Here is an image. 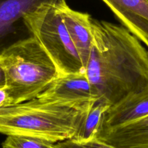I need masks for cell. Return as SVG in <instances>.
Returning <instances> with one entry per match:
<instances>
[{
	"instance_id": "obj_6",
	"label": "cell",
	"mask_w": 148,
	"mask_h": 148,
	"mask_svg": "<svg viewBox=\"0 0 148 148\" xmlns=\"http://www.w3.org/2000/svg\"><path fill=\"white\" fill-rule=\"evenodd\" d=\"M58 7L69 37L85 69L92 44V17L88 13L74 10L66 4V0L61 1Z\"/></svg>"
},
{
	"instance_id": "obj_14",
	"label": "cell",
	"mask_w": 148,
	"mask_h": 148,
	"mask_svg": "<svg viewBox=\"0 0 148 148\" xmlns=\"http://www.w3.org/2000/svg\"><path fill=\"white\" fill-rule=\"evenodd\" d=\"M12 105L6 87H0V107Z\"/></svg>"
},
{
	"instance_id": "obj_3",
	"label": "cell",
	"mask_w": 148,
	"mask_h": 148,
	"mask_svg": "<svg viewBox=\"0 0 148 148\" xmlns=\"http://www.w3.org/2000/svg\"><path fill=\"white\" fill-rule=\"evenodd\" d=\"M0 62L12 104L36 98L59 75L53 61L33 36L3 49Z\"/></svg>"
},
{
	"instance_id": "obj_12",
	"label": "cell",
	"mask_w": 148,
	"mask_h": 148,
	"mask_svg": "<svg viewBox=\"0 0 148 148\" xmlns=\"http://www.w3.org/2000/svg\"><path fill=\"white\" fill-rule=\"evenodd\" d=\"M2 148H56V143L46 139L23 135H8Z\"/></svg>"
},
{
	"instance_id": "obj_8",
	"label": "cell",
	"mask_w": 148,
	"mask_h": 148,
	"mask_svg": "<svg viewBox=\"0 0 148 148\" xmlns=\"http://www.w3.org/2000/svg\"><path fill=\"white\" fill-rule=\"evenodd\" d=\"M148 115V88L128 96L111 106L103 115L100 131L130 123Z\"/></svg>"
},
{
	"instance_id": "obj_2",
	"label": "cell",
	"mask_w": 148,
	"mask_h": 148,
	"mask_svg": "<svg viewBox=\"0 0 148 148\" xmlns=\"http://www.w3.org/2000/svg\"><path fill=\"white\" fill-rule=\"evenodd\" d=\"M93 101L64 103L36 97L0 107V133L34 136L53 143L72 139Z\"/></svg>"
},
{
	"instance_id": "obj_9",
	"label": "cell",
	"mask_w": 148,
	"mask_h": 148,
	"mask_svg": "<svg viewBox=\"0 0 148 148\" xmlns=\"http://www.w3.org/2000/svg\"><path fill=\"white\" fill-rule=\"evenodd\" d=\"M97 139L116 148H148V115L101 131Z\"/></svg>"
},
{
	"instance_id": "obj_4",
	"label": "cell",
	"mask_w": 148,
	"mask_h": 148,
	"mask_svg": "<svg viewBox=\"0 0 148 148\" xmlns=\"http://www.w3.org/2000/svg\"><path fill=\"white\" fill-rule=\"evenodd\" d=\"M60 1L41 4L22 19L32 36L53 61L59 75L85 72L61 16L58 7Z\"/></svg>"
},
{
	"instance_id": "obj_13",
	"label": "cell",
	"mask_w": 148,
	"mask_h": 148,
	"mask_svg": "<svg viewBox=\"0 0 148 148\" xmlns=\"http://www.w3.org/2000/svg\"><path fill=\"white\" fill-rule=\"evenodd\" d=\"M56 148H116L105 143L98 139H92L85 142H78L68 139L56 143Z\"/></svg>"
},
{
	"instance_id": "obj_15",
	"label": "cell",
	"mask_w": 148,
	"mask_h": 148,
	"mask_svg": "<svg viewBox=\"0 0 148 148\" xmlns=\"http://www.w3.org/2000/svg\"><path fill=\"white\" fill-rule=\"evenodd\" d=\"M5 75H4V70H3L1 64L0 62V87L5 86Z\"/></svg>"
},
{
	"instance_id": "obj_10",
	"label": "cell",
	"mask_w": 148,
	"mask_h": 148,
	"mask_svg": "<svg viewBox=\"0 0 148 148\" xmlns=\"http://www.w3.org/2000/svg\"><path fill=\"white\" fill-rule=\"evenodd\" d=\"M61 0H0V53L7 46V41L14 25L27 13L46 3Z\"/></svg>"
},
{
	"instance_id": "obj_7",
	"label": "cell",
	"mask_w": 148,
	"mask_h": 148,
	"mask_svg": "<svg viewBox=\"0 0 148 148\" xmlns=\"http://www.w3.org/2000/svg\"><path fill=\"white\" fill-rule=\"evenodd\" d=\"M123 26L148 48V0H101Z\"/></svg>"
},
{
	"instance_id": "obj_1",
	"label": "cell",
	"mask_w": 148,
	"mask_h": 148,
	"mask_svg": "<svg viewBox=\"0 0 148 148\" xmlns=\"http://www.w3.org/2000/svg\"><path fill=\"white\" fill-rule=\"evenodd\" d=\"M85 73L97 98L111 106L148 88V50L123 26L92 18Z\"/></svg>"
},
{
	"instance_id": "obj_5",
	"label": "cell",
	"mask_w": 148,
	"mask_h": 148,
	"mask_svg": "<svg viewBox=\"0 0 148 148\" xmlns=\"http://www.w3.org/2000/svg\"><path fill=\"white\" fill-rule=\"evenodd\" d=\"M37 98L44 101L85 103L96 100L85 72L59 75Z\"/></svg>"
},
{
	"instance_id": "obj_11",
	"label": "cell",
	"mask_w": 148,
	"mask_h": 148,
	"mask_svg": "<svg viewBox=\"0 0 148 148\" xmlns=\"http://www.w3.org/2000/svg\"><path fill=\"white\" fill-rule=\"evenodd\" d=\"M110 107L111 105L104 99L97 98L94 100L72 140L85 142L97 139L102 126L104 114Z\"/></svg>"
}]
</instances>
